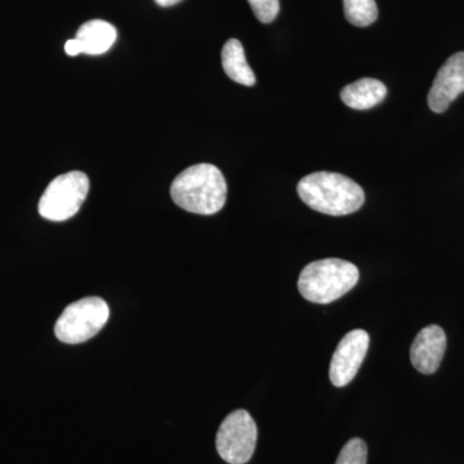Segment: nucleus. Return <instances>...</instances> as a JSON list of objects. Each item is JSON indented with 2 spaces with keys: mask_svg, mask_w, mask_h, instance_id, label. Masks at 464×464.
Wrapping results in <instances>:
<instances>
[{
  "mask_svg": "<svg viewBox=\"0 0 464 464\" xmlns=\"http://www.w3.org/2000/svg\"><path fill=\"white\" fill-rule=\"evenodd\" d=\"M222 66L226 75L237 83L252 87L256 84V75L248 65L243 44L237 39H230L222 48Z\"/></svg>",
  "mask_w": 464,
  "mask_h": 464,
  "instance_id": "f8f14e48",
  "label": "nucleus"
},
{
  "mask_svg": "<svg viewBox=\"0 0 464 464\" xmlns=\"http://www.w3.org/2000/svg\"><path fill=\"white\" fill-rule=\"evenodd\" d=\"M90 191V179L83 172H69L56 177L39 201L43 218L63 222L81 210Z\"/></svg>",
  "mask_w": 464,
  "mask_h": 464,
  "instance_id": "39448f33",
  "label": "nucleus"
},
{
  "mask_svg": "<svg viewBox=\"0 0 464 464\" xmlns=\"http://www.w3.org/2000/svg\"><path fill=\"white\" fill-rule=\"evenodd\" d=\"M182 0H155L158 5L160 7H172L174 5H179Z\"/></svg>",
  "mask_w": 464,
  "mask_h": 464,
  "instance_id": "f3484780",
  "label": "nucleus"
},
{
  "mask_svg": "<svg viewBox=\"0 0 464 464\" xmlns=\"http://www.w3.org/2000/svg\"><path fill=\"white\" fill-rule=\"evenodd\" d=\"M464 92V52H458L442 65L429 93V106L433 112L447 111L449 106Z\"/></svg>",
  "mask_w": 464,
  "mask_h": 464,
  "instance_id": "6e6552de",
  "label": "nucleus"
},
{
  "mask_svg": "<svg viewBox=\"0 0 464 464\" xmlns=\"http://www.w3.org/2000/svg\"><path fill=\"white\" fill-rule=\"evenodd\" d=\"M65 52L69 56H78V54L83 53V48L78 39L74 38L66 42Z\"/></svg>",
  "mask_w": 464,
  "mask_h": 464,
  "instance_id": "dca6fc26",
  "label": "nucleus"
},
{
  "mask_svg": "<svg viewBox=\"0 0 464 464\" xmlns=\"http://www.w3.org/2000/svg\"><path fill=\"white\" fill-rule=\"evenodd\" d=\"M299 198L311 209L328 216L355 213L365 201L362 186L340 173L315 172L298 182Z\"/></svg>",
  "mask_w": 464,
  "mask_h": 464,
  "instance_id": "f03ea898",
  "label": "nucleus"
},
{
  "mask_svg": "<svg viewBox=\"0 0 464 464\" xmlns=\"http://www.w3.org/2000/svg\"><path fill=\"white\" fill-rule=\"evenodd\" d=\"M447 351V334L441 326L429 325L418 333L411 347V364L422 374L438 372Z\"/></svg>",
  "mask_w": 464,
  "mask_h": 464,
  "instance_id": "1a4fd4ad",
  "label": "nucleus"
},
{
  "mask_svg": "<svg viewBox=\"0 0 464 464\" xmlns=\"http://www.w3.org/2000/svg\"><path fill=\"white\" fill-rule=\"evenodd\" d=\"M256 17L262 24L273 23L280 11L279 0H248Z\"/></svg>",
  "mask_w": 464,
  "mask_h": 464,
  "instance_id": "2eb2a0df",
  "label": "nucleus"
},
{
  "mask_svg": "<svg viewBox=\"0 0 464 464\" xmlns=\"http://www.w3.org/2000/svg\"><path fill=\"white\" fill-rule=\"evenodd\" d=\"M355 265L340 258L313 262L302 270L298 290L302 297L313 304H328L337 301L359 283Z\"/></svg>",
  "mask_w": 464,
  "mask_h": 464,
  "instance_id": "7ed1b4c3",
  "label": "nucleus"
},
{
  "mask_svg": "<svg viewBox=\"0 0 464 464\" xmlns=\"http://www.w3.org/2000/svg\"><path fill=\"white\" fill-rule=\"evenodd\" d=\"M344 14L348 23L366 27L375 23L378 7L375 0H343Z\"/></svg>",
  "mask_w": 464,
  "mask_h": 464,
  "instance_id": "ddd939ff",
  "label": "nucleus"
},
{
  "mask_svg": "<svg viewBox=\"0 0 464 464\" xmlns=\"http://www.w3.org/2000/svg\"><path fill=\"white\" fill-rule=\"evenodd\" d=\"M116 29L102 20H92L79 27L75 38L83 48V53L99 56L112 47L116 41Z\"/></svg>",
  "mask_w": 464,
  "mask_h": 464,
  "instance_id": "9b49d317",
  "label": "nucleus"
},
{
  "mask_svg": "<svg viewBox=\"0 0 464 464\" xmlns=\"http://www.w3.org/2000/svg\"><path fill=\"white\" fill-rule=\"evenodd\" d=\"M170 197L177 206L188 212L216 215L227 199V183L221 170L213 164H197L174 179Z\"/></svg>",
  "mask_w": 464,
  "mask_h": 464,
  "instance_id": "f257e3e1",
  "label": "nucleus"
},
{
  "mask_svg": "<svg viewBox=\"0 0 464 464\" xmlns=\"http://www.w3.org/2000/svg\"><path fill=\"white\" fill-rule=\"evenodd\" d=\"M369 343L371 338L362 329L351 331L342 338L333 353L329 368V378L335 387L347 386L353 381L364 362Z\"/></svg>",
  "mask_w": 464,
  "mask_h": 464,
  "instance_id": "0eeeda50",
  "label": "nucleus"
},
{
  "mask_svg": "<svg viewBox=\"0 0 464 464\" xmlns=\"http://www.w3.org/2000/svg\"><path fill=\"white\" fill-rule=\"evenodd\" d=\"M368 447L364 440L353 439L342 449L335 464H366Z\"/></svg>",
  "mask_w": 464,
  "mask_h": 464,
  "instance_id": "4468645a",
  "label": "nucleus"
},
{
  "mask_svg": "<svg viewBox=\"0 0 464 464\" xmlns=\"http://www.w3.org/2000/svg\"><path fill=\"white\" fill-rule=\"evenodd\" d=\"M108 304L99 297L79 299L70 304L58 317L54 334L57 340L67 344L83 343L102 331L108 323Z\"/></svg>",
  "mask_w": 464,
  "mask_h": 464,
  "instance_id": "20e7f679",
  "label": "nucleus"
},
{
  "mask_svg": "<svg viewBox=\"0 0 464 464\" xmlns=\"http://www.w3.org/2000/svg\"><path fill=\"white\" fill-rule=\"evenodd\" d=\"M386 85L377 79L362 78L355 83L346 85L341 91V99L348 108L368 110L380 105L386 99Z\"/></svg>",
  "mask_w": 464,
  "mask_h": 464,
  "instance_id": "9d476101",
  "label": "nucleus"
},
{
  "mask_svg": "<svg viewBox=\"0 0 464 464\" xmlns=\"http://www.w3.org/2000/svg\"><path fill=\"white\" fill-rule=\"evenodd\" d=\"M257 438V424L252 415L246 411H235L219 427L217 451L225 462L246 464L255 453Z\"/></svg>",
  "mask_w": 464,
  "mask_h": 464,
  "instance_id": "423d86ee",
  "label": "nucleus"
}]
</instances>
